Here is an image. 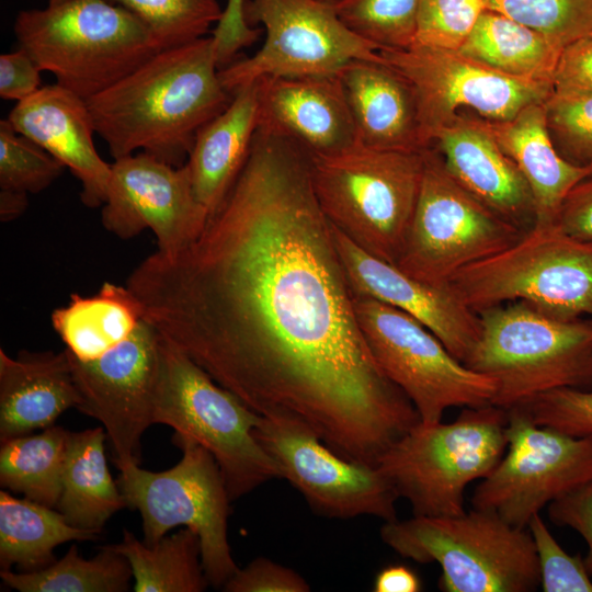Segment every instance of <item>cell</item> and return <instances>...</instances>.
Instances as JSON below:
<instances>
[{
	"label": "cell",
	"instance_id": "6da1fadb",
	"mask_svg": "<svg viewBox=\"0 0 592 592\" xmlns=\"http://www.w3.org/2000/svg\"><path fill=\"white\" fill-rule=\"evenodd\" d=\"M126 287L145 320L252 411L306 424L344 458L376 465L420 421L369 351L309 153L288 138L257 129L201 235L148 255Z\"/></svg>",
	"mask_w": 592,
	"mask_h": 592
},
{
	"label": "cell",
	"instance_id": "7a4b0ae2",
	"mask_svg": "<svg viewBox=\"0 0 592 592\" xmlns=\"http://www.w3.org/2000/svg\"><path fill=\"white\" fill-rule=\"evenodd\" d=\"M219 69L212 36L159 50L87 100L95 133L114 159L141 150L183 166L197 132L231 101Z\"/></svg>",
	"mask_w": 592,
	"mask_h": 592
},
{
	"label": "cell",
	"instance_id": "3957f363",
	"mask_svg": "<svg viewBox=\"0 0 592 592\" xmlns=\"http://www.w3.org/2000/svg\"><path fill=\"white\" fill-rule=\"evenodd\" d=\"M13 32L42 71L84 100L161 50L139 19L107 0H65L22 10Z\"/></svg>",
	"mask_w": 592,
	"mask_h": 592
},
{
	"label": "cell",
	"instance_id": "277c9868",
	"mask_svg": "<svg viewBox=\"0 0 592 592\" xmlns=\"http://www.w3.org/2000/svg\"><path fill=\"white\" fill-rule=\"evenodd\" d=\"M479 339L465 365L492 378L504 410L558 388L592 387V320H565L512 301L479 312Z\"/></svg>",
	"mask_w": 592,
	"mask_h": 592
},
{
	"label": "cell",
	"instance_id": "5b68a950",
	"mask_svg": "<svg viewBox=\"0 0 592 592\" xmlns=\"http://www.w3.org/2000/svg\"><path fill=\"white\" fill-rule=\"evenodd\" d=\"M423 151L356 143L335 153L309 155L314 191L331 225L369 254L396 264L420 191Z\"/></svg>",
	"mask_w": 592,
	"mask_h": 592
},
{
	"label": "cell",
	"instance_id": "8992f818",
	"mask_svg": "<svg viewBox=\"0 0 592 592\" xmlns=\"http://www.w3.org/2000/svg\"><path fill=\"white\" fill-rule=\"evenodd\" d=\"M379 535L403 558L439 563V588L445 592H528L540 584L528 528L490 511L397 519L385 522Z\"/></svg>",
	"mask_w": 592,
	"mask_h": 592
},
{
	"label": "cell",
	"instance_id": "52a82bcc",
	"mask_svg": "<svg viewBox=\"0 0 592 592\" xmlns=\"http://www.w3.org/2000/svg\"><path fill=\"white\" fill-rule=\"evenodd\" d=\"M506 423V410L494 405L464 408L451 423L419 421L376 466L413 515H458L467 486L488 476L503 456Z\"/></svg>",
	"mask_w": 592,
	"mask_h": 592
},
{
	"label": "cell",
	"instance_id": "ba28073f",
	"mask_svg": "<svg viewBox=\"0 0 592 592\" xmlns=\"http://www.w3.org/2000/svg\"><path fill=\"white\" fill-rule=\"evenodd\" d=\"M476 312L525 303L565 320L592 316V242L556 221L534 223L513 244L458 271L446 284Z\"/></svg>",
	"mask_w": 592,
	"mask_h": 592
},
{
	"label": "cell",
	"instance_id": "9c48e42d",
	"mask_svg": "<svg viewBox=\"0 0 592 592\" xmlns=\"http://www.w3.org/2000/svg\"><path fill=\"white\" fill-rule=\"evenodd\" d=\"M259 418L161 335L153 422L171 426L213 455L231 502L281 478L276 463L253 434Z\"/></svg>",
	"mask_w": 592,
	"mask_h": 592
},
{
	"label": "cell",
	"instance_id": "30bf717a",
	"mask_svg": "<svg viewBox=\"0 0 592 592\" xmlns=\"http://www.w3.org/2000/svg\"><path fill=\"white\" fill-rule=\"evenodd\" d=\"M172 442L182 457L170 469L150 471L134 462H114L119 470L117 486L126 506L140 513L147 545L158 543L175 526L193 530L200 537L208 583L223 588L238 570L228 542L231 501L224 477L202 445L177 433Z\"/></svg>",
	"mask_w": 592,
	"mask_h": 592
},
{
	"label": "cell",
	"instance_id": "8fae6325",
	"mask_svg": "<svg viewBox=\"0 0 592 592\" xmlns=\"http://www.w3.org/2000/svg\"><path fill=\"white\" fill-rule=\"evenodd\" d=\"M423 160L414 213L395 265L419 281L446 286L458 271L510 247L526 230L464 189L431 147Z\"/></svg>",
	"mask_w": 592,
	"mask_h": 592
},
{
	"label": "cell",
	"instance_id": "7c38bea8",
	"mask_svg": "<svg viewBox=\"0 0 592 592\" xmlns=\"http://www.w3.org/2000/svg\"><path fill=\"white\" fill-rule=\"evenodd\" d=\"M354 306L374 360L408 397L421 422H440L451 407L491 405L494 380L457 360L418 320L356 293Z\"/></svg>",
	"mask_w": 592,
	"mask_h": 592
},
{
	"label": "cell",
	"instance_id": "4fadbf2b",
	"mask_svg": "<svg viewBox=\"0 0 592 592\" xmlns=\"http://www.w3.org/2000/svg\"><path fill=\"white\" fill-rule=\"evenodd\" d=\"M243 15L266 36L253 56L219 69L230 94L265 77L333 76L356 59L385 61L377 45L342 23L332 2L244 0Z\"/></svg>",
	"mask_w": 592,
	"mask_h": 592
},
{
	"label": "cell",
	"instance_id": "5bb4252c",
	"mask_svg": "<svg viewBox=\"0 0 592 592\" xmlns=\"http://www.w3.org/2000/svg\"><path fill=\"white\" fill-rule=\"evenodd\" d=\"M506 412V453L475 488L470 503L526 528L545 505L592 481V436L539 425L517 407Z\"/></svg>",
	"mask_w": 592,
	"mask_h": 592
},
{
	"label": "cell",
	"instance_id": "9a60e30c",
	"mask_svg": "<svg viewBox=\"0 0 592 592\" xmlns=\"http://www.w3.org/2000/svg\"><path fill=\"white\" fill-rule=\"evenodd\" d=\"M379 53L413 89L426 148L439 129L460 115L459 110L473 111L485 121L503 122L553 93L551 83L511 77L458 50L413 44Z\"/></svg>",
	"mask_w": 592,
	"mask_h": 592
},
{
	"label": "cell",
	"instance_id": "2e32d148",
	"mask_svg": "<svg viewBox=\"0 0 592 592\" xmlns=\"http://www.w3.org/2000/svg\"><path fill=\"white\" fill-rule=\"evenodd\" d=\"M253 434L310 509L330 519L371 515L397 520L395 487L376 465L344 458L306 424L260 415Z\"/></svg>",
	"mask_w": 592,
	"mask_h": 592
},
{
	"label": "cell",
	"instance_id": "e0dca14e",
	"mask_svg": "<svg viewBox=\"0 0 592 592\" xmlns=\"http://www.w3.org/2000/svg\"><path fill=\"white\" fill-rule=\"evenodd\" d=\"M161 334L143 319L122 343L90 361L66 349L76 387L78 410L103 424L113 462L140 463V440L155 424V398L160 371Z\"/></svg>",
	"mask_w": 592,
	"mask_h": 592
},
{
	"label": "cell",
	"instance_id": "ac0fdd59",
	"mask_svg": "<svg viewBox=\"0 0 592 592\" xmlns=\"http://www.w3.org/2000/svg\"><path fill=\"white\" fill-rule=\"evenodd\" d=\"M209 217L185 163L174 167L143 151L111 163L101 221L116 237L130 239L150 229L157 251L173 255L201 235Z\"/></svg>",
	"mask_w": 592,
	"mask_h": 592
},
{
	"label": "cell",
	"instance_id": "d6986e66",
	"mask_svg": "<svg viewBox=\"0 0 592 592\" xmlns=\"http://www.w3.org/2000/svg\"><path fill=\"white\" fill-rule=\"evenodd\" d=\"M333 232L354 292L411 316L465 364L479 339V315L464 305L447 286L419 281L397 265L361 249L335 227Z\"/></svg>",
	"mask_w": 592,
	"mask_h": 592
},
{
	"label": "cell",
	"instance_id": "ffe728a7",
	"mask_svg": "<svg viewBox=\"0 0 592 592\" xmlns=\"http://www.w3.org/2000/svg\"><path fill=\"white\" fill-rule=\"evenodd\" d=\"M257 82L259 129L288 138L309 155H331L358 143L338 75Z\"/></svg>",
	"mask_w": 592,
	"mask_h": 592
},
{
	"label": "cell",
	"instance_id": "44dd1931",
	"mask_svg": "<svg viewBox=\"0 0 592 592\" xmlns=\"http://www.w3.org/2000/svg\"><path fill=\"white\" fill-rule=\"evenodd\" d=\"M15 130L56 158L79 180L80 200L89 208L106 197L111 163L95 149L87 100L55 83L16 102L7 118Z\"/></svg>",
	"mask_w": 592,
	"mask_h": 592
},
{
	"label": "cell",
	"instance_id": "7402d4cb",
	"mask_svg": "<svg viewBox=\"0 0 592 592\" xmlns=\"http://www.w3.org/2000/svg\"><path fill=\"white\" fill-rule=\"evenodd\" d=\"M448 173L476 198L524 229L535 223L530 187L485 119L459 115L433 138Z\"/></svg>",
	"mask_w": 592,
	"mask_h": 592
},
{
	"label": "cell",
	"instance_id": "603a6c76",
	"mask_svg": "<svg viewBox=\"0 0 592 592\" xmlns=\"http://www.w3.org/2000/svg\"><path fill=\"white\" fill-rule=\"evenodd\" d=\"M67 351L30 352L11 357L0 349V442L46 429L69 408H78Z\"/></svg>",
	"mask_w": 592,
	"mask_h": 592
},
{
	"label": "cell",
	"instance_id": "cb8c5ba5",
	"mask_svg": "<svg viewBox=\"0 0 592 592\" xmlns=\"http://www.w3.org/2000/svg\"><path fill=\"white\" fill-rule=\"evenodd\" d=\"M358 143L386 150L424 146L412 87L385 61L356 59L339 73Z\"/></svg>",
	"mask_w": 592,
	"mask_h": 592
},
{
	"label": "cell",
	"instance_id": "d4e9b609",
	"mask_svg": "<svg viewBox=\"0 0 592 592\" xmlns=\"http://www.w3.org/2000/svg\"><path fill=\"white\" fill-rule=\"evenodd\" d=\"M231 95L228 106L197 132L185 162L195 196L209 216L239 177L258 129V82Z\"/></svg>",
	"mask_w": 592,
	"mask_h": 592
},
{
	"label": "cell",
	"instance_id": "484cf974",
	"mask_svg": "<svg viewBox=\"0 0 592 592\" xmlns=\"http://www.w3.org/2000/svg\"><path fill=\"white\" fill-rule=\"evenodd\" d=\"M545 102L531 104L508 121H487L499 146L530 187L535 223L556 221L568 193L592 177V167L569 162L555 147L547 127Z\"/></svg>",
	"mask_w": 592,
	"mask_h": 592
},
{
	"label": "cell",
	"instance_id": "4316f807",
	"mask_svg": "<svg viewBox=\"0 0 592 592\" xmlns=\"http://www.w3.org/2000/svg\"><path fill=\"white\" fill-rule=\"evenodd\" d=\"M104 428L68 433L56 509L75 527L102 532L106 521L126 508L117 482L107 468Z\"/></svg>",
	"mask_w": 592,
	"mask_h": 592
},
{
	"label": "cell",
	"instance_id": "83f0119b",
	"mask_svg": "<svg viewBox=\"0 0 592 592\" xmlns=\"http://www.w3.org/2000/svg\"><path fill=\"white\" fill-rule=\"evenodd\" d=\"M144 319L140 303L125 286L104 283L91 296L72 294L50 316L65 349L80 361L100 357L126 340Z\"/></svg>",
	"mask_w": 592,
	"mask_h": 592
},
{
	"label": "cell",
	"instance_id": "f1b7e54d",
	"mask_svg": "<svg viewBox=\"0 0 592 592\" xmlns=\"http://www.w3.org/2000/svg\"><path fill=\"white\" fill-rule=\"evenodd\" d=\"M55 508L0 491V566L22 571L43 569L55 561L54 549L69 540L96 539L101 532L69 524Z\"/></svg>",
	"mask_w": 592,
	"mask_h": 592
},
{
	"label": "cell",
	"instance_id": "f546056e",
	"mask_svg": "<svg viewBox=\"0 0 592 592\" xmlns=\"http://www.w3.org/2000/svg\"><path fill=\"white\" fill-rule=\"evenodd\" d=\"M458 52L511 77L553 84L561 49L531 27L487 9Z\"/></svg>",
	"mask_w": 592,
	"mask_h": 592
},
{
	"label": "cell",
	"instance_id": "4dcf8cb0",
	"mask_svg": "<svg viewBox=\"0 0 592 592\" xmlns=\"http://www.w3.org/2000/svg\"><path fill=\"white\" fill-rule=\"evenodd\" d=\"M129 562L136 592H202L207 589L198 535L185 527L147 545L124 530L119 543L106 545Z\"/></svg>",
	"mask_w": 592,
	"mask_h": 592
},
{
	"label": "cell",
	"instance_id": "1f68e13d",
	"mask_svg": "<svg viewBox=\"0 0 592 592\" xmlns=\"http://www.w3.org/2000/svg\"><path fill=\"white\" fill-rule=\"evenodd\" d=\"M69 431L50 425L1 443L0 485L32 501L55 508L61 493Z\"/></svg>",
	"mask_w": 592,
	"mask_h": 592
},
{
	"label": "cell",
	"instance_id": "d6a6232c",
	"mask_svg": "<svg viewBox=\"0 0 592 592\" xmlns=\"http://www.w3.org/2000/svg\"><path fill=\"white\" fill-rule=\"evenodd\" d=\"M91 558L80 557L77 545L49 566L35 570L13 572L1 570L3 583L20 592H124L128 591L133 571L121 554L101 546Z\"/></svg>",
	"mask_w": 592,
	"mask_h": 592
},
{
	"label": "cell",
	"instance_id": "836d02e7",
	"mask_svg": "<svg viewBox=\"0 0 592 592\" xmlns=\"http://www.w3.org/2000/svg\"><path fill=\"white\" fill-rule=\"evenodd\" d=\"M129 11L151 33L160 49L202 37L223 15L217 0H107Z\"/></svg>",
	"mask_w": 592,
	"mask_h": 592
},
{
	"label": "cell",
	"instance_id": "e575fe53",
	"mask_svg": "<svg viewBox=\"0 0 592 592\" xmlns=\"http://www.w3.org/2000/svg\"><path fill=\"white\" fill-rule=\"evenodd\" d=\"M342 23L380 49H401L415 39L420 0H335Z\"/></svg>",
	"mask_w": 592,
	"mask_h": 592
},
{
	"label": "cell",
	"instance_id": "d590c367",
	"mask_svg": "<svg viewBox=\"0 0 592 592\" xmlns=\"http://www.w3.org/2000/svg\"><path fill=\"white\" fill-rule=\"evenodd\" d=\"M487 9L540 33L561 50L592 33V0H487Z\"/></svg>",
	"mask_w": 592,
	"mask_h": 592
},
{
	"label": "cell",
	"instance_id": "8d00e7d4",
	"mask_svg": "<svg viewBox=\"0 0 592 592\" xmlns=\"http://www.w3.org/2000/svg\"><path fill=\"white\" fill-rule=\"evenodd\" d=\"M65 167L35 141L0 121V190L36 194L50 186Z\"/></svg>",
	"mask_w": 592,
	"mask_h": 592
},
{
	"label": "cell",
	"instance_id": "74e56055",
	"mask_svg": "<svg viewBox=\"0 0 592 592\" xmlns=\"http://www.w3.org/2000/svg\"><path fill=\"white\" fill-rule=\"evenodd\" d=\"M547 127L559 153L592 167V93L554 92L545 102Z\"/></svg>",
	"mask_w": 592,
	"mask_h": 592
},
{
	"label": "cell",
	"instance_id": "f35d334b",
	"mask_svg": "<svg viewBox=\"0 0 592 592\" xmlns=\"http://www.w3.org/2000/svg\"><path fill=\"white\" fill-rule=\"evenodd\" d=\"M486 10L487 0H420L413 44L458 50Z\"/></svg>",
	"mask_w": 592,
	"mask_h": 592
},
{
	"label": "cell",
	"instance_id": "ab89813d",
	"mask_svg": "<svg viewBox=\"0 0 592 592\" xmlns=\"http://www.w3.org/2000/svg\"><path fill=\"white\" fill-rule=\"evenodd\" d=\"M527 528L531 533L545 592H592V581L581 555L571 556L549 532L539 513L534 514Z\"/></svg>",
	"mask_w": 592,
	"mask_h": 592
},
{
	"label": "cell",
	"instance_id": "60d3db41",
	"mask_svg": "<svg viewBox=\"0 0 592 592\" xmlns=\"http://www.w3.org/2000/svg\"><path fill=\"white\" fill-rule=\"evenodd\" d=\"M517 408L539 425L573 436H592V389L558 388Z\"/></svg>",
	"mask_w": 592,
	"mask_h": 592
},
{
	"label": "cell",
	"instance_id": "b9f144b4",
	"mask_svg": "<svg viewBox=\"0 0 592 592\" xmlns=\"http://www.w3.org/2000/svg\"><path fill=\"white\" fill-rule=\"evenodd\" d=\"M226 592H308L310 585L296 571L258 557L239 569L223 587Z\"/></svg>",
	"mask_w": 592,
	"mask_h": 592
},
{
	"label": "cell",
	"instance_id": "7bdbcfd3",
	"mask_svg": "<svg viewBox=\"0 0 592 592\" xmlns=\"http://www.w3.org/2000/svg\"><path fill=\"white\" fill-rule=\"evenodd\" d=\"M553 91L592 93V33L561 50L553 76Z\"/></svg>",
	"mask_w": 592,
	"mask_h": 592
},
{
	"label": "cell",
	"instance_id": "ee69618b",
	"mask_svg": "<svg viewBox=\"0 0 592 592\" xmlns=\"http://www.w3.org/2000/svg\"><path fill=\"white\" fill-rule=\"evenodd\" d=\"M550 521L577 531L588 545L585 568L592 574V481L559 497L548 504Z\"/></svg>",
	"mask_w": 592,
	"mask_h": 592
},
{
	"label": "cell",
	"instance_id": "f6af8a7d",
	"mask_svg": "<svg viewBox=\"0 0 592 592\" xmlns=\"http://www.w3.org/2000/svg\"><path fill=\"white\" fill-rule=\"evenodd\" d=\"M41 68L22 47L0 55V96L3 100L23 101L42 86Z\"/></svg>",
	"mask_w": 592,
	"mask_h": 592
},
{
	"label": "cell",
	"instance_id": "bcb514c9",
	"mask_svg": "<svg viewBox=\"0 0 592 592\" xmlns=\"http://www.w3.org/2000/svg\"><path fill=\"white\" fill-rule=\"evenodd\" d=\"M244 0H227L220 21L213 32L217 59L228 64L244 47L253 44L259 30L250 26L243 15Z\"/></svg>",
	"mask_w": 592,
	"mask_h": 592
},
{
	"label": "cell",
	"instance_id": "7dc6e473",
	"mask_svg": "<svg viewBox=\"0 0 592 592\" xmlns=\"http://www.w3.org/2000/svg\"><path fill=\"white\" fill-rule=\"evenodd\" d=\"M556 223L567 235L592 242V177L579 182L568 193Z\"/></svg>",
	"mask_w": 592,
	"mask_h": 592
},
{
	"label": "cell",
	"instance_id": "c3c4849f",
	"mask_svg": "<svg viewBox=\"0 0 592 592\" xmlns=\"http://www.w3.org/2000/svg\"><path fill=\"white\" fill-rule=\"evenodd\" d=\"M422 590L421 579L407 566L390 565L383 568L375 577V592H419Z\"/></svg>",
	"mask_w": 592,
	"mask_h": 592
},
{
	"label": "cell",
	"instance_id": "681fc988",
	"mask_svg": "<svg viewBox=\"0 0 592 592\" xmlns=\"http://www.w3.org/2000/svg\"><path fill=\"white\" fill-rule=\"evenodd\" d=\"M27 194L11 190H0V219L11 221L20 217L27 208Z\"/></svg>",
	"mask_w": 592,
	"mask_h": 592
},
{
	"label": "cell",
	"instance_id": "f907efd6",
	"mask_svg": "<svg viewBox=\"0 0 592 592\" xmlns=\"http://www.w3.org/2000/svg\"><path fill=\"white\" fill-rule=\"evenodd\" d=\"M61 1H65V0H48V4L58 3V2H61Z\"/></svg>",
	"mask_w": 592,
	"mask_h": 592
},
{
	"label": "cell",
	"instance_id": "816d5d0a",
	"mask_svg": "<svg viewBox=\"0 0 592 592\" xmlns=\"http://www.w3.org/2000/svg\"><path fill=\"white\" fill-rule=\"evenodd\" d=\"M322 1H327V2H334L335 0H322Z\"/></svg>",
	"mask_w": 592,
	"mask_h": 592
}]
</instances>
